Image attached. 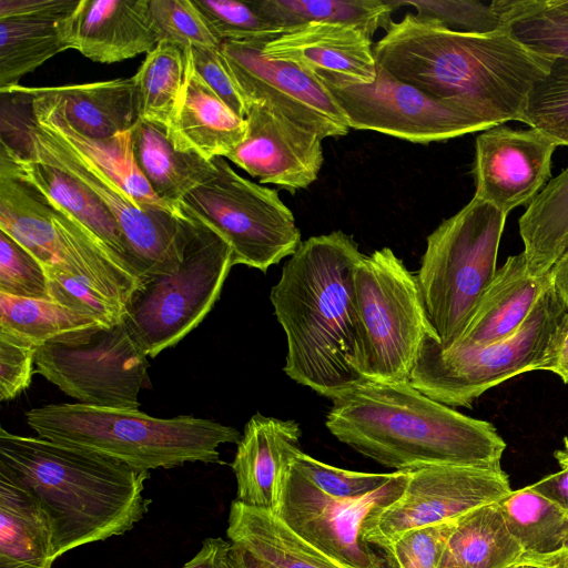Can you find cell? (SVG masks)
<instances>
[{
	"label": "cell",
	"instance_id": "6da1fadb",
	"mask_svg": "<svg viewBox=\"0 0 568 568\" xmlns=\"http://www.w3.org/2000/svg\"><path fill=\"white\" fill-rule=\"evenodd\" d=\"M364 254L342 231L302 242L270 301L287 344L284 373L331 400L367 379L355 268Z\"/></svg>",
	"mask_w": 568,
	"mask_h": 568
},
{
	"label": "cell",
	"instance_id": "7a4b0ae2",
	"mask_svg": "<svg viewBox=\"0 0 568 568\" xmlns=\"http://www.w3.org/2000/svg\"><path fill=\"white\" fill-rule=\"evenodd\" d=\"M374 54L393 78L491 126L526 123L527 97L556 59L531 50L508 29L459 33L413 13L390 23Z\"/></svg>",
	"mask_w": 568,
	"mask_h": 568
},
{
	"label": "cell",
	"instance_id": "3957f363",
	"mask_svg": "<svg viewBox=\"0 0 568 568\" xmlns=\"http://www.w3.org/2000/svg\"><path fill=\"white\" fill-rule=\"evenodd\" d=\"M332 402L329 433L386 467H500L506 443L491 423L438 403L409 382L366 379Z\"/></svg>",
	"mask_w": 568,
	"mask_h": 568
},
{
	"label": "cell",
	"instance_id": "277c9868",
	"mask_svg": "<svg viewBox=\"0 0 568 568\" xmlns=\"http://www.w3.org/2000/svg\"><path fill=\"white\" fill-rule=\"evenodd\" d=\"M0 468L47 513L57 559L80 546L130 531L149 510V470L39 436L0 428Z\"/></svg>",
	"mask_w": 568,
	"mask_h": 568
},
{
	"label": "cell",
	"instance_id": "5b68a950",
	"mask_svg": "<svg viewBox=\"0 0 568 568\" xmlns=\"http://www.w3.org/2000/svg\"><path fill=\"white\" fill-rule=\"evenodd\" d=\"M24 416L41 438L149 471L196 462L221 464L219 447L239 444L242 438L232 426L191 415L156 418L138 409L80 403L50 404L32 408Z\"/></svg>",
	"mask_w": 568,
	"mask_h": 568
},
{
	"label": "cell",
	"instance_id": "8992f818",
	"mask_svg": "<svg viewBox=\"0 0 568 568\" xmlns=\"http://www.w3.org/2000/svg\"><path fill=\"white\" fill-rule=\"evenodd\" d=\"M506 219L507 214L474 196L427 236L416 278L443 348L459 339L496 274Z\"/></svg>",
	"mask_w": 568,
	"mask_h": 568
},
{
	"label": "cell",
	"instance_id": "52a82bcc",
	"mask_svg": "<svg viewBox=\"0 0 568 568\" xmlns=\"http://www.w3.org/2000/svg\"><path fill=\"white\" fill-rule=\"evenodd\" d=\"M8 140L17 152L69 173L90 189L111 211L128 244L132 267L140 280L174 272L199 221L182 212L142 207L103 166L82 150L39 126L28 116L17 121ZM182 207V206H181Z\"/></svg>",
	"mask_w": 568,
	"mask_h": 568
},
{
	"label": "cell",
	"instance_id": "ba28073f",
	"mask_svg": "<svg viewBox=\"0 0 568 568\" xmlns=\"http://www.w3.org/2000/svg\"><path fill=\"white\" fill-rule=\"evenodd\" d=\"M566 312L551 285L521 326L505 339L443 348L437 337L428 335L409 383L448 407L470 408L485 392L517 375L538 371L549 339Z\"/></svg>",
	"mask_w": 568,
	"mask_h": 568
},
{
	"label": "cell",
	"instance_id": "9c48e42d",
	"mask_svg": "<svg viewBox=\"0 0 568 568\" xmlns=\"http://www.w3.org/2000/svg\"><path fill=\"white\" fill-rule=\"evenodd\" d=\"M0 230L44 267L81 280L126 308L139 276L102 241L27 182L0 170Z\"/></svg>",
	"mask_w": 568,
	"mask_h": 568
},
{
	"label": "cell",
	"instance_id": "30bf717a",
	"mask_svg": "<svg viewBox=\"0 0 568 568\" xmlns=\"http://www.w3.org/2000/svg\"><path fill=\"white\" fill-rule=\"evenodd\" d=\"M197 221L179 267L140 280L126 305L124 322L151 358L204 320L234 266L229 243Z\"/></svg>",
	"mask_w": 568,
	"mask_h": 568
},
{
	"label": "cell",
	"instance_id": "8fae6325",
	"mask_svg": "<svg viewBox=\"0 0 568 568\" xmlns=\"http://www.w3.org/2000/svg\"><path fill=\"white\" fill-rule=\"evenodd\" d=\"M354 282L367 346V379L409 382L424 339L437 337L416 275L392 248L383 247L362 256Z\"/></svg>",
	"mask_w": 568,
	"mask_h": 568
},
{
	"label": "cell",
	"instance_id": "7c38bea8",
	"mask_svg": "<svg viewBox=\"0 0 568 568\" xmlns=\"http://www.w3.org/2000/svg\"><path fill=\"white\" fill-rule=\"evenodd\" d=\"M212 161L215 175L187 193L182 209L229 243L233 265L265 273L293 255L302 243L301 232L277 191L241 176L222 156Z\"/></svg>",
	"mask_w": 568,
	"mask_h": 568
},
{
	"label": "cell",
	"instance_id": "4fadbf2b",
	"mask_svg": "<svg viewBox=\"0 0 568 568\" xmlns=\"http://www.w3.org/2000/svg\"><path fill=\"white\" fill-rule=\"evenodd\" d=\"M148 355L123 321L70 332L37 347L34 373L80 404L138 409Z\"/></svg>",
	"mask_w": 568,
	"mask_h": 568
},
{
	"label": "cell",
	"instance_id": "5bb4252c",
	"mask_svg": "<svg viewBox=\"0 0 568 568\" xmlns=\"http://www.w3.org/2000/svg\"><path fill=\"white\" fill-rule=\"evenodd\" d=\"M408 470L374 491L351 499L327 496L291 464L276 515L297 535L343 568H384L381 550L362 538V527L404 493Z\"/></svg>",
	"mask_w": 568,
	"mask_h": 568
},
{
	"label": "cell",
	"instance_id": "9a60e30c",
	"mask_svg": "<svg viewBox=\"0 0 568 568\" xmlns=\"http://www.w3.org/2000/svg\"><path fill=\"white\" fill-rule=\"evenodd\" d=\"M510 491L501 467L433 465L412 469L400 497L365 520L362 538L385 549L408 531L457 519Z\"/></svg>",
	"mask_w": 568,
	"mask_h": 568
},
{
	"label": "cell",
	"instance_id": "2e32d148",
	"mask_svg": "<svg viewBox=\"0 0 568 568\" xmlns=\"http://www.w3.org/2000/svg\"><path fill=\"white\" fill-rule=\"evenodd\" d=\"M268 41H223L220 45L247 108L267 103L321 139L347 134L346 115L328 88L296 64L265 55L263 48Z\"/></svg>",
	"mask_w": 568,
	"mask_h": 568
},
{
	"label": "cell",
	"instance_id": "e0dca14e",
	"mask_svg": "<svg viewBox=\"0 0 568 568\" xmlns=\"http://www.w3.org/2000/svg\"><path fill=\"white\" fill-rule=\"evenodd\" d=\"M328 90L344 111L349 128L413 143L445 141L493 128L400 82L379 67L373 83Z\"/></svg>",
	"mask_w": 568,
	"mask_h": 568
},
{
	"label": "cell",
	"instance_id": "ac0fdd59",
	"mask_svg": "<svg viewBox=\"0 0 568 568\" xmlns=\"http://www.w3.org/2000/svg\"><path fill=\"white\" fill-rule=\"evenodd\" d=\"M558 144L537 129L500 124L481 131L475 142L473 176L476 197L505 214L526 205L551 180Z\"/></svg>",
	"mask_w": 568,
	"mask_h": 568
},
{
	"label": "cell",
	"instance_id": "d6986e66",
	"mask_svg": "<svg viewBox=\"0 0 568 568\" xmlns=\"http://www.w3.org/2000/svg\"><path fill=\"white\" fill-rule=\"evenodd\" d=\"M245 120L246 135L226 159L261 183L292 193L316 181L323 139L264 102L251 103Z\"/></svg>",
	"mask_w": 568,
	"mask_h": 568
},
{
	"label": "cell",
	"instance_id": "ffe728a7",
	"mask_svg": "<svg viewBox=\"0 0 568 568\" xmlns=\"http://www.w3.org/2000/svg\"><path fill=\"white\" fill-rule=\"evenodd\" d=\"M372 44L357 27L311 22L266 42L263 52L296 64L327 88H343L374 82L377 64Z\"/></svg>",
	"mask_w": 568,
	"mask_h": 568
},
{
	"label": "cell",
	"instance_id": "44dd1931",
	"mask_svg": "<svg viewBox=\"0 0 568 568\" xmlns=\"http://www.w3.org/2000/svg\"><path fill=\"white\" fill-rule=\"evenodd\" d=\"M79 0H0V91L69 49Z\"/></svg>",
	"mask_w": 568,
	"mask_h": 568
},
{
	"label": "cell",
	"instance_id": "7402d4cb",
	"mask_svg": "<svg viewBox=\"0 0 568 568\" xmlns=\"http://www.w3.org/2000/svg\"><path fill=\"white\" fill-rule=\"evenodd\" d=\"M301 437L297 422L254 414L245 424L231 465L237 485L236 500L276 513L286 473L302 452Z\"/></svg>",
	"mask_w": 568,
	"mask_h": 568
},
{
	"label": "cell",
	"instance_id": "603a6c76",
	"mask_svg": "<svg viewBox=\"0 0 568 568\" xmlns=\"http://www.w3.org/2000/svg\"><path fill=\"white\" fill-rule=\"evenodd\" d=\"M68 42L69 49L101 63L149 53L158 44L149 0H79Z\"/></svg>",
	"mask_w": 568,
	"mask_h": 568
},
{
	"label": "cell",
	"instance_id": "cb8c5ba5",
	"mask_svg": "<svg viewBox=\"0 0 568 568\" xmlns=\"http://www.w3.org/2000/svg\"><path fill=\"white\" fill-rule=\"evenodd\" d=\"M184 82L168 125L173 145L212 160L225 158L246 135V120L236 115L199 77L185 50Z\"/></svg>",
	"mask_w": 568,
	"mask_h": 568
},
{
	"label": "cell",
	"instance_id": "d4e9b609",
	"mask_svg": "<svg viewBox=\"0 0 568 568\" xmlns=\"http://www.w3.org/2000/svg\"><path fill=\"white\" fill-rule=\"evenodd\" d=\"M0 170L39 190L93 233L134 272L125 237L115 217L90 189L63 170L23 155L3 142Z\"/></svg>",
	"mask_w": 568,
	"mask_h": 568
},
{
	"label": "cell",
	"instance_id": "484cf974",
	"mask_svg": "<svg viewBox=\"0 0 568 568\" xmlns=\"http://www.w3.org/2000/svg\"><path fill=\"white\" fill-rule=\"evenodd\" d=\"M550 286L549 273L535 277L528 272L523 252L510 255L497 268L474 315L453 346L485 345L513 335Z\"/></svg>",
	"mask_w": 568,
	"mask_h": 568
},
{
	"label": "cell",
	"instance_id": "4316f807",
	"mask_svg": "<svg viewBox=\"0 0 568 568\" xmlns=\"http://www.w3.org/2000/svg\"><path fill=\"white\" fill-rule=\"evenodd\" d=\"M49 97L69 124L90 140L131 131L139 120L133 77L63 87L27 88Z\"/></svg>",
	"mask_w": 568,
	"mask_h": 568
},
{
	"label": "cell",
	"instance_id": "83f0119b",
	"mask_svg": "<svg viewBox=\"0 0 568 568\" xmlns=\"http://www.w3.org/2000/svg\"><path fill=\"white\" fill-rule=\"evenodd\" d=\"M231 549L268 568H343L290 528L274 511L231 503Z\"/></svg>",
	"mask_w": 568,
	"mask_h": 568
},
{
	"label": "cell",
	"instance_id": "f1b7e54d",
	"mask_svg": "<svg viewBox=\"0 0 568 568\" xmlns=\"http://www.w3.org/2000/svg\"><path fill=\"white\" fill-rule=\"evenodd\" d=\"M50 519L34 495L0 468V568H52Z\"/></svg>",
	"mask_w": 568,
	"mask_h": 568
},
{
	"label": "cell",
	"instance_id": "f546056e",
	"mask_svg": "<svg viewBox=\"0 0 568 568\" xmlns=\"http://www.w3.org/2000/svg\"><path fill=\"white\" fill-rule=\"evenodd\" d=\"M131 149L135 165L154 194L180 206L183 197L216 173L212 160L176 149L168 128L139 119L131 130Z\"/></svg>",
	"mask_w": 568,
	"mask_h": 568
},
{
	"label": "cell",
	"instance_id": "4dcf8cb0",
	"mask_svg": "<svg viewBox=\"0 0 568 568\" xmlns=\"http://www.w3.org/2000/svg\"><path fill=\"white\" fill-rule=\"evenodd\" d=\"M11 92L28 95L31 118L39 126L89 154L116 179L142 207L182 212L181 205L174 206L160 200L138 170L131 149V131L106 140H90L69 124L49 97L28 92L20 84L1 91Z\"/></svg>",
	"mask_w": 568,
	"mask_h": 568
},
{
	"label": "cell",
	"instance_id": "1f68e13d",
	"mask_svg": "<svg viewBox=\"0 0 568 568\" xmlns=\"http://www.w3.org/2000/svg\"><path fill=\"white\" fill-rule=\"evenodd\" d=\"M524 554L496 501L457 519L439 568H511Z\"/></svg>",
	"mask_w": 568,
	"mask_h": 568
},
{
	"label": "cell",
	"instance_id": "d6a6232c",
	"mask_svg": "<svg viewBox=\"0 0 568 568\" xmlns=\"http://www.w3.org/2000/svg\"><path fill=\"white\" fill-rule=\"evenodd\" d=\"M518 225L528 272L547 275L568 248V166L529 203Z\"/></svg>",
	"mask_w": 568,
	"mask_h": 568
},
{
	"label": "cell",
	"instance_id": "836d02e7",
	"mask_svg": "<svg viewBox=\"0 0 568 568\" xmlns=\"http://www.w3.org/2000/svg\"><path fill=\"white\" fill-rule=\"evenodd\" d=\"M258 12L282 32L311 23H339L364 30L371 38L393 22L397 0H258Z\"/></svg>",
	"mask_w": 568,
	"mask_h": 568
},
{
	"label": "cell",
	"instance_id": "e575fe53",
	"mask_svg": "<svg viewBox=\"0 0 568 568\" xmlns=\"http://www.w3.org/2000/svg\"><path fill=\"white\" fill-rule=\"evenodd\" d=\"M497 504L525 554L550 555L568 548V511L530 486L511 490Z\"/></svg>",
	"mask_w": 568,
	"mask_h": 568
},
{
	"label": "cell",
	"instance_id": "d590c367",
	"mask_svg": "<svg viewBox=\"0 0 568 568\" xmlns=\"http://www.w3.org/2000/svg\"><path fill=\"white\" fill-rule=\"evenodd\" d=\"M186 54L161 41L149 52L133 75L139 119L168 128L185 75Z\"/></svg>",
	"mask_w": 568,
	"mask_h": 568
},
{
	"label": "cell",
	"instance_id": "8d00e7d4",
	"mask_svg": "<svg viewBox=\"0 0 568 568\" xmlns=\"http://www.w3.org/2000/svg\"><path fill=\"white\" fill-rule=\"evenodd\" d=\"M503 24L531 50L568 59V12L554 0H494Z\"/></svg>",
	"mask_w": 568,
	"mask_h": 568
},
{
	"label": "cell",
	"instance_id": "74e56055",
	"mask_svg": "<svg viewBox=\"0 0 568 568\" xmlns=\"http://www.w3.org/2000/svg\"><path fill=\"white\" fill-rule=\"evenodd\" d=\"M93 326L103 325L53 301L0 293V327L37 346L63 334Z\"/></svg>",
	"mask_w": 568,
	"mask_h": 568
},
{
	"label": "cell",
	"instance_id": "f35d334b",
	"mask_svg": "<svg viewBox=\"0 0 568 568\" xmlns=\"http://www.w3.org/2000/svg\"><path fill=\"white\" fill-rule=\"evenodd\" d=\"M525 120L552 139L558 145L568 146V59L556 58L546 77L530 90Z\"/></svg>",
	"mask_w": 568,
	"mask_h": 568
},
{
	"label": "cell",
	"instance_id": "ab89813d",
	"mask_svg": "<svg viewBox=\"0 0 568 568\" xmlns=\"http://www.w3.org/2000/svg\"><path fill=\"white\" fill-rule=\"evenodd\" d=\"M214 37L223 41L273 40L281 33L253 1L192 0Z\"/></svg>",
	"mask_w": 568,
	"mask_h": 568
},
{
	"label": "cell",
	"instance_id": "60d3db41",
	"mask_svg": "<svg viewBox=\"0 0 568 568\" xmlns=\"http://www.w3.org/2000/svg\"><path fill=\"white\" fill-rule=\"evenodd\" d=\"M150 18L158 42L165 41L183 50L220 48L192 0H149Z\"/></svg>",
	"mask_w": 568,
	"mask_h": 568
},
{
	"label": "cell",
	"instance_id": "b9f144b4",
	"mask_svg": "<svg viewBox=\"0 0 568 568\" xmlns=\"http://www.w3.org/2000/svg\"><path fill=\"white\" fill-rule=\"evenodd\" d=\"M400 6L415 8L416 16L433 20L459 33L486 34L507 29L494 1L474 0H397Z\"/></svg>",
	"mask_w": 568,
	"mask_h": 568
},
{
	"label": "cell",
	"instance_id": "7bdbcfd3",
	"mask_svg": "<svg viewBox=\"0 0 568 568\" xmlns=\"http://www.w3.org/2000/svg\"><path fill=\"white\" fill-rule=\"evenodd\" d=\"M0 293L51 301L48 277L42 263L2 230H0Z\"/></svg>",
	"mask_w": 568,
	"mask_h": 568
},
{
	"label": "cell",
	"instance_id": "ee69618b",
	"mask_svg": "<svg viewBox=\"0 0 568 568\" xmlns=\"http://www.w3.org/2000/svg\"><path fill=\"white\" fill-rule=\"evenodd\" d=\"M50 300L74 312L92 317L103 326L124 320L126 308L100 294L91 286L57 268L44 267Z\"/></svg>",
	"mask_w": 568,
	"mask_h": 568
},
{
	"label": "cell",
	"instance_id": "f6af8a7d",
	"mask_svg": "<svg viewBox=\"0 0 568 568\" xmlns=\"http://www.w3.org/2000/svg\"><path fill=\"white\" fill-rule=\"evenodd\" d=\"M292 464L324 494L341 499L363 497L386 484L395 474L346 470L320 462L303 452L294 457Z\"/></svg>",
	"mask_w": 568,
	"mask_h": 568
},
{
	"label": "cell",
	"instance_id": "bcb514c9",
	"mask_svg": "<svg viewBox=\"0 0 568 568\" xmlns=\"http://www.w3.org/2000/svg\"><path fill=\"white\" fill-rule=\"evenodd\" d=\"M457 519L408 531L389 547L378 550L394 568H439Z\"/></svg>",
	"mask_w": 568,
	"mask_h": 568
},
{
	"label": "cell",
	"instance_id": "7dc6e473",
	"mask_svg": "<svg viewBox=\"0 0 568 568\" xmlns=\"http://www.w3.org/2000/svg\"><path fill=\"white\" fill-rule=\"evenodd\" d=\"M37 345L0 327V399L7 402L24 392L34 373Z\"/></svg>",
	"mask_w": 568,
	"mask_h": 568
},
{
	"label": "cell",
	"instance_id": "c3c4849f",
	"mask_svg": "<svg viewBox=\"0 0 568 568\" xmlns=\"http://www.w3.org/2000/svg\"><path fill=\"white\" fill-rule=\"evenodd\" d=\"M190 51L199 77L236 115L245 119L247 104L225 67L220 48H190Z\"/></svg>",
	"mask_w": 568,
	"mask_h": 568
},
{
	"label": "cell",
	"instance_id": "681fc988",
	"mask_svg": "<svg viewBox=\"0 0 568 568\" xmlns=\"http://www.w3.org/2000/svg\"><path fill=\"white\" fill-rule=\"evenodd\" d=\"M538 371L551 372L568 384V311L557 324Z\"/></svg>",
	"mask_w": 568,
	"mask_h": 568
},
{
	"label": "cell",
	"instance_id": "f907efd6",
	"mask_svg": "<svg viewBox=\"0 0 568 568\" xmlns=\"http://www.w3.org/2000/svg\"><path fill=\"white\" fill-rule=\"evenodd\" d=\"M231 542L222 538H206L197 554L182 568H230Z\"/></svg>",
	"mask_w": 568,
	"mask_h": 568
},
{
	"label": "cell",
	"instance_id": "816d5d0a",
	"mask_svg": "<svg viewBox=\"0 0 568 568\" xmlns=\"http://www.w3.org/2000/svg\"><path fill=\"white\" fill-rule=\"evenodd\" d=\"M530 487L561 509L568 511V466L544 477Z\"/></svg>",
	"mask_w": 568,
	"mask_h": 568
},
{
	"label": "cell",
	"instance_id": "f5cc1de1",
	"mask_svg": "<svg viewBox=\"0 0 568 568\" xmlns=\"http://www.w3.org/2000/svg\"><path fill=\"white\" fill-rule=\"evenodd\" d=\"M549 275L555 293L568 311V248L552 266Z\"/></svg>",
	"mask_w": 568,
	"mask_h": 568
},
{
	"label": "cell",
	"instance_id": "db71d44e",
	"mask_svg": "<svg viewBox=\"0 0 568 568\" xmlns=\"http://www.w3.org/2000/svg\"><path fill=\"white\" fill-rule=\"evenodd\" d=\"M516 566L532 568H568V548L550 555L524 554Z\"/></svg>",
	"mask_w": 568,
	"mask_h": 568
},
{
	"label": "cell",
	"instance_id": "11a10c76",
	"mask_svg": "<svg viewBox=\"0 0 568 568\" xmlns=\"http://www.w3.org/2000/svg\"><path fill=\"white\" fill-rule=\"evenodd\" d=\"M229 564L230 568H268L261 562L233 549H230Z\"/></svg>",
	"mask_w": 568,
	"mask_h": 568
},
{
	"label": "cell",
	"instance_id": "9f6ffc18",
	"mask_svg": "<svg viewBox=\"0 0 568 568\" xmlns=\"http://www.w3.org/2000/svg\"><path fill=\"white\" fill-rule=\"evenodd\" d=\"M555 457L561 467L568 466V439L565 440L564 448L555 453Z\"/></svg>",
	"mask_w": 568,
	"mask_h": 568
},
{
	"label": "cell",
	"instance_id": "6f0895ef",
	"mask_svg": "<svg viewBox=\"0 0 568 568\" xmlns=\"http://www.w3.org/2000/svg\"><path fill=\"white\" fill-rule=\"evenodd\" d=\"M554 2L559 9L568 12V0H554Z\"/></svg>",
	"mask_w": 568,
	"mask_h": 568
},
{
	"label": "cell",
	"instance_id": "680465c9",
	"mask_svg": "<svg viewBox=\"0 0 568 568\" xmlns=\"http://www.w3.org/2000/svg\"><path fill=\"white\" fill-rule=\"evenodd\" d=\"M384 568H394V567H393V566H390V565L386 561V559H385V566H384Z\"/></svg>",
	"mask_w": 568,
	"mask_h": 568
},
{
	"label": "cell",
	"instance_id": "91938a15",
	"mask_svg": "<svg viewBox=\"0 0 568 568\" xmlns=\"http://www.w3.org/2000/svg\"><path fill=\"white\" fill-rule=\"evenodd\" d=\"M511 568H532V567H529V566H514Z\"/></svg>",
	"mask_w": 568,
	"mask_h": 568
},
{
	"label": "cell",
	"instance_id": "94428289",
	"mask_svg": "<svg viewBox=\"0 0 568 568\" xmlns=\"http://www.w3.org/2000/svg\"><path fill=\"white\" fill-rule=\"evenodd\" d=\"M452 568H463V567H452Z\"/></svg>",
	"mask_w": 568,
	"mask_h": 568
}]
</instances>
